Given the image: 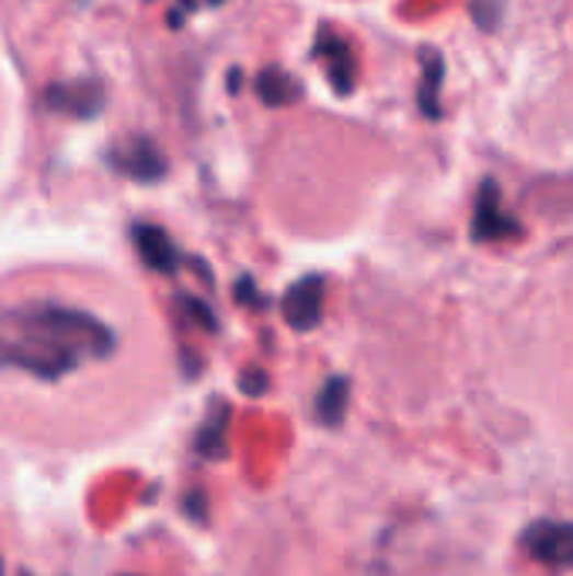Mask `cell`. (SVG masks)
I'll list each match as a JSON object with an SVG mask.
<instances>
[{"instance_id":"cell-1","label":"cell","mask_w":573,"mask_h":576,"mask_svg":"<svg viewBox=\"0 0 573 576\" xmlns=\"http://www.w3.org/2000/svg\"><path fill=\"white\" fill-rule=\"evenodd\" d=\"M118 337L92 310L51 297L0 307V368L58 381L92 361L112 358Z\"/></svg>"},{"instance_id":"cell-2","label":"cell","mask_w":573,"mask_h":576,"mask_svg":"<svg viewBox=\"0 0 573 576\" xmlns=\"http://www.w3.org/2000/svg\"><path fill=\"white\" fill-rule=\"evenodd\" d=\"M523 550L553 569H573V522L537 519L523 529Z\"/></svg>"},{"instance_id":"cell-3","label":"cell","mask_w":573,"mask_h":576,"mask_svg":"<svg viewBox=\"0 0 573 576\" xmlns=\"http://www.w3.org/2000/svg\"><path fill=\"white\" fill-rule=\"evenodd\" d=\"M519 233V223L503 209V193L496 180H486L479 186V199L472 209V240L475 243H496Z\"/></svg>"},{"instance_id":"cell-4","label":"cell","mask_w":573,"mask_h":576,"mask_svg":"<svg viewBox=\"0 0 573 576\" xmlns=\"http://www.w3.org/2000/svg\"><path fill=\"white\" fill-rule=\"evenodd\" d=\"M324 297H328L324 277H318V274L300 277L297 284H290V290L280 300L284 321L294 331H314L324 318Z\"/></svg>"},{"instance_id":"cell-5","label":"cell","mask_w":573,"mask_h":576,"mask_svg":"<svg viewBox=\"0 0 573 576\" xmlns=\"http://www.w3.org/2000/svg\"><path fill=\"white\" fill-rule=\"evenodd\" d=\"M51 112H65L75 118H92L102 112L105 105V88L92 78H81V81H58L48 88V95H44Z\"/></svg>"},{"instance_id":"cell-6","label":"cell","mask_w":573,"mask_h":576,"mask_svg":"<svg viewBox=\"0 0 573 576\" xmlns=\"http://www.w3.org/2000/svg\"><path fill=\"white\" fill-rule=\"evenodd\" d=\"M314 55L324 61L328 81L334 84L337 95H351V92H355V55H351V44L331 24L321 27L318 44H314Z\"/></svg>"},{"instance_id":"cell-7","label":"cell","mask_w":573,"mask_h":576,"mask_svg":"<svg viewBox=\"0 0 573 576\" xmlns=\"http://www.w3.org/2000/svg\"><path fill=\"white\" fill-rule=\"evenodd\" d=\"M112 162L139 183H159L165 175V155L149 136H136L112 152Z\"/></svg>"},{"instance_id":"cell-8","label":"cell","mask_w":573,"mask_h":576,"mask_svg":"<svg viewBox=\"0 0 573 576\" xmlns=\"http://www.w3.org/2000/svg\"><path fill=\"white\" fill-rule=\"evenodd\" d=\"M131 240H136V250L142 256V263L149 270L156 274H175V267H180V246L172 243V237L156 227V223H139L136 230H131Z\"/></svg>"},{"instance_id":"cell-9","label":"cell","mask_w":573,"mask_h":576,"mask_svg":"<svg viewBox=\"0 0 573 576\" xmlns=\"http://www.w3.org/2000/svg\"><path fill=\"white\" fill-rule=\"evenodd\" d=\"M227 428H230V405L224 398H216L213 408H209V418L199 425V435H196V456L199 459H224L227 456Z\"/></svg>"},{"instance_id":"cell-10","label":"cell","mask_w":573,"mask_h":576,"mask_svg":"<svg viewBox=\"0 0 573 576\" xmlns=\"http://www.w3.org/2000/svg\"><path fill=\"white\" fill-rule=\"evenodd\" d=\"M443 81H446V61L438 51L422 48V84H419V108L425 118L443 115Z\"/></svg>"},{"instance_id":"cell-11","label":"cell","mask_w":573,"mask_h":576,"mask_svg":"<svg viewBox=\"0 0 573 576\" xmlns=\"http://www.w3.org/2000/svg\"><path fill=\"white\" fill-rule=\"evenodd\" d=\"M260 102L267 108H287L300 99V84L294 81V74H287L284 68H263L253 81Z\"/></svg>"},{"instance_id":"cell-12","label":"cell","mask_w":573,"mask_h":576,"mask_svg":"<svg viewBox=\"0 0 573 576\" xmlns=\"http://www.w3.org/2000/svg\"><path fill=\"white\" fill-rule=\"evenodd\" d=\"M347 402H351V381L344 375H334L324 381V388L318 391V418L331 428H337L347 415Z\"/></svg>"},{"instance_id":"cell-13","label":"cell","mask_w":573,"mask_h":576,"mask_svg":"<svg viewBox=\"0 0 573 576\" xmlns=\"http://www.w3.org/2000/svg\"><path fill=\"white\" fill-rule=\"evenodd\" d=\"M180 303H183V310H186L190 318H196V321H199V327H206V331H216V314H213V310H209L203 300H196V297L183 293V297H180Z\"/></svg>"},{"instance_id":"cell-14","label":"cell","mask_w":573,"mask_h":576,"mask_svg":"<svg viewBox=\"0 0 573 576\" xmlns=\"http://www.w3.org/2000/svg\"><path fill=\"white\" fill-rule=\"evenodd\" d=\"M267 388H271V378H267V371H260V368H250V371L240 378V391H243L247 398L267 394Z\"/></svg>"},{"instance_id":"cell-15","label":"cell","mask_w":573,"mask_h":576,"mask_svg":"<svg viewBox=\"0 0 573 576\" xmlns=\"http://www.w3.org/2000/svg\"><path fill=\"white\" fill-rule=\"evenodd\" d=\"M206 506H209V503H206V493H203V489H193V493L183 499L186 516H190V519H196V522H203V519H206Z\"/></svg>"},{"instance_id":"cell-16","label":"cell","mask_w":573,"mask_h":576,"mask_svg":"<svg viewBox=\"0 0 573 576\" xmlns=\"http://www.w3.org/2000/svg\"><path fill=\"white\" fill-rule=\"evenodd\" d=\"M237 300H240V303H250V307H263L253 277H240V280H237Z\"/></svg>"},{"instance_id":"cell-17","label":"cell","mask_w":573,"mask_h":576,"mask_svg":"<svg viewBox=\"0 0 573 576\" xmlns=\"http://www.w3.org/2000/svg\"><path fill=\"white\" fill-rule=\"evenodd\" d=\"M472 18L479 21V27H482V31H493V27H496V21L503 18V8H490V11L472 8Z\"/></svg>"},{"instance_id":"cell-18","label":"cell","mask_w":573,"mask_h":576,"mask_svg":"<svg viewBox=\"0 0 573 576\" xmlns=\"http://www.w3.org/2000/svg\"><path fill=\"white\" fill-rule=\"evenodd\" d=\"M0 576H4V560H0Z\"/></svg>"},{"instance_id":"cell-19","label":"cell","mask_w":573,"mask_h":576,"mask_svg":"<svg viewBox=\"0 0 573 576\" xmlns=\"http://www.w3.org/2000/svg\"><path fill=\"white\" fill-rule=\"evenodd\" d=\"M21 576H31V573H21Z\"/></svg>"}]
</instances>
